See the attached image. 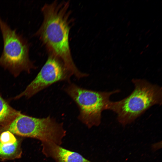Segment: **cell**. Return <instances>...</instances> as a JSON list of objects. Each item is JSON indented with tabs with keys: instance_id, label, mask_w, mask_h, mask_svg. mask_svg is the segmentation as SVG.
I'll use <instances>...</instances> for the list:
<instances>
[{
	"instance_id": "6da1fadb",
	"label": "cell",
	"mask_w": 162,
	"mask_h": 162,
	"mask_svg": "<svg viewBox=\"0 0 162 162\" xmlns=\"http://www.w3.org/2000/svg\"><path fill=\"white\" fill-rule=\"evenodd\" d=\"M68 2L55 1L45 4L41 11L42 23L35 34L49 53L61 61L76 78L88 76L74 62L70 49L69 37L72 20Z\"/></svg>"
},
{
	"instance_id": "7a4b0ae2",
	"label": "cell",
	"mask_w": 162,
	"mask_h": 162,
	"mask_svg": "<svg viewBox=\"0 0 162 162\" xmlns=\"http://www.w3.org/2000/svg\"><path fill=\"white\" fill-rule=\"evenodd\" d=\"M132 82L134 88L130 94L119 101L110 100L106 108L116 114L118 121L123 126L133 122L153 106L162 103L161 87L145 79H133Z\"/></svg>"
},
{
	"instance_id": "3957f363",
	"label": "cell",
	"mask_w": 162,
	"mask_h": 162,
	"mask_svg": "<svg viewBox=\"0 0 162 162\" xmlns=\"http://www.w3.org/2000/svg\"><path fill=\"white\" fill-rule=\"evenodd\" d=\"M5 131L21 137L34 138L41 143L49 142L60 146L66 134L63 123L50 116L37 118L21 112L9 124L0 128V133Z\"/></svg>"
},
{
	"instance_id": "277c9868",
	"label": "cell",
	"mask_w": 162,
	"mask_h": 162,
	"mask_svg": "<svg viewBox=\"0 0 162 162\" xmlns=\"http://www.w3.org/2000/svg\"><path fill=\"white\" fill-rule=\"evenodd\" d=\"M64 91L75 102L78 108V120L88 128L99 126L103 111L106 110L110 98L119 90L110 92L98 91L85 88L70 82Z\"/></svg>"
},
{
	"instance_id": "5b68a950",
	"label": "cell",
	"mask_w": 162,
	"mask_h": 162,
	"mask_svg": "<svg viewBox=\"0 0 162 162\" xmlns=\"http://www.w3.org/2000/svg\"><path fill=\"white\" fill-rule=\"evenodd\" d=\"M0 29L3 42L0 66L17 77L23 71L30 73L35 68L29 58V45L26 39L0 17Z\"/></svg>"
},
{
	"instance_id": "8992f818",
	"label": "cell",
	"mask_w": 162,
	"mask_h": 162,
	"mask_svg": "<svg viewBox=\"0 0 162 162\" xmlns=\"http://www.w3.org/2000/svg\"><path fill=\"white\" fill-rule=\"evenodd\" d=\"M73 74L63 63L55 56L49 55L45 63L35 78L21 93L14 97L29 98L52 85L59 82H69Z\"/></svg>"
},
{
	"instance_id": "52a82bcc",
	"label": "cell",
	"mask_w": 162,
	"mask_h": 162,
	"mask_svg": "<svg viewBox=\"0 0 162 162\" xmlns=\"http://www.w3.org/2000/svg\"><path fill=\"white\" fill-rule=\"evenodd\" d=\"M42 152L46 157L56 162H93L80 153L66 149L51 142L41 143Z\"/></svg>"
},
{
	"instance_id": "ba28073f",
	"label": "cell",
	"mask_w": 162,
	"mask_h": 162,
	"mask_svg": "<svg viewBox=\"0 0 162 162\" xmlns=\"http://www.w3.org/2000/svg\"><path fill=\"white\" fill-rule=\"evenodd\" d=\"M22 137L15 143H2L0 141V160L4 161L20 158L22 153Z\"/></svg>"
},
{
	"instance_id": "9c48e42d",
	"label": "cell",
	"mask_w": 162,
	"mask_h": 162,
	"mask_svg": "<svg viewBox=\"0 0 162 162\" xmlns=\"http://www.w3.org/2000/svg\"><path fill=\"white\" fill-rule=\"evenodd\" d=\"M20 112L12 108L0 94V128L9 124Z\"/></svg>"
},
{
	"instance_id": "30bf717a",
	"label": "cell",
	"mask_w": 162,
	"mask_h": 162,
	"mask_svg": "<svg viewBox=\"0 0 162 162\" xmlns=\"http://www.w3.org/2000/svg\"><path fill=\"white\" fill-rule=\"evenodd\" d=\"M160 142H156L152 145L151 147L152 149L153 150L156 151L158 150L160 148V145L161 144V143L160 144Z\"/></svg>"
}]
</instances>
